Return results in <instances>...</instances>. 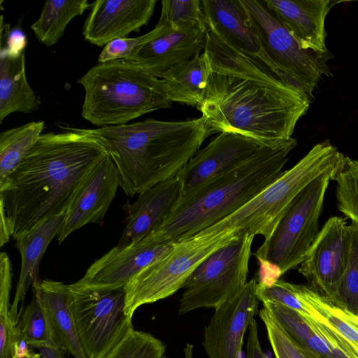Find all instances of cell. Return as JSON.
<instances>
[{
	"mask_svg": "<svg viewBox=\"0 0 358 358\" xmlns=\"http://www.w3.org/2000/svg\"><path fill=\"white\" fill-rule=\"evenodd\" d=\"M42 134L0 185V218L15 239L65 213L89 170L107 151L78 128Z\"/></svg>",
	"mask_w": 358,
	"mask_h": 358,
	"instance_id": "cell-1",
	"label": "cell"
},
{
	"mask_svg": "<svg viewBox=\"0 0 358 358\" xmlns=\"http://www.w3.org/2000/svg\"><path fill=\"white\" fill-rule=\"evenodd\" d=\"M78 129L105 148L118 170L120 187L129 196L176 176L213 134L202 116Z\"/></svg>",
	"mask_w": 358,
	"mask_h": 358,
	"instance_id": "cell-2",
	"label": "cell"
},
{
	"mask_svg": "<svg viewBox=\"0 0 358 358\" xmlns=\"http://www.w3.org/2000/svg\"><path fill=\"white\" fill-rule=\"evenodd\" d=\"M310 97L288 85L277 87L211 71L198 108L213 133H235L275 146L292 138Z\"/></svg>",
	"mask_w": 358,
	"mask_h": 358,
	"instance_id": "cell-3",
	"label": "cell"
},
{
	"mask_svg": "<svg viewBox=\"0 0 358 358\" xmlns=\"http://www.w3.org/2000/svg\"><path fill=\"white\" fill-rule=\"evenodd\" d=\"M296 145L293 138L275 146L262 145L231 171L181 192L166 219L139 242L176 243L232 214L282 173Z\"/></svg>",
	"mask_w": 358,
	"mask_h": 358,
	"instance_id": "cell-4",
	"label": "cell"
},
{
	"mask_svg": "<svg viewBox=\"0 0 358 358\" xmlns=\"http://www.w3.org/2000/svg\"><path fill=\"white\" fill-rule=\"evenodd\" d=\"M78 83L85 90L81 116L98 127L126 124L172 105L162 80L131 59L98 63Z\"/></svg>",
	"mask_w": 358,
	"mask_h": 358,
	"instance_id": "cell-5",
	"label": "cell"
},
{
	"mask_svg": "<svg viewBox=\"0 0 358 358\" xmlns=\"http://www.w3.org/2000/svg\"><path fill=\"white\" fill-rule=\"evenodd\" d=\"M345 156L328 141L316 144L299 162L236 211L201 231L214 235L236 230L238 234L269 239L295 197L310 182L338 169Z\"/></svg>",
	"mask_w": 358,
	"mask_h": 358,
	"instance_id": "cell-6",
	"label": "cell"
},
{
	"mask_svg": "<svg viewBox=\"0 0 358 358\" xmlns=\"http://www.w3.org/2000/svg\"><path fill=\"white\" fill-rule=\"evenodd\" d=\"M236 234V230L214 235L199 232L174 243L169 252L143 268L126 285L125 313L132 317L140 306L175 294L208 256L226 245Z\"/></svg>",
	"mask_w": 358,
	"mask_h": 358,
	"instance_id": "cell-7",
	"label": "cell"
},
{
	"mask_svg": "<svg viewBox=\"0 0 358 358\" xmlns=\"http://www.w3.org/2000/svg\"><path fill=\"white\" fill-rule=\"evenodd\" d=\"M248 22L284 80L313 96L323 75H329V51L304 50L262 1L239 0Z\"/></svg>",
	"mask_w": 358,
	"mask_h": 358,
	"instance_id": "cell-8",
	"label": "cell"
},
{
	"mask_svg": "<svg viewBox=\"0 0 358 358\" xmlns=\"http://www.w3.org/2000/svg\"><path fill=\"white\" fill-rule=\"evenodd\" d=\"M338 169L320 176L295 197L269 239L255 253L257 259L275 264L282 275L304 261L320 231L325 193Z\"/></svg>",
	"mask_w": 358,
	"mask_h": 358,
	"instance_id": "cell-9",
	"label": "cell"
},
{
	"mask_svg": "<svg viewBox=\"0 0 358 358\" xmlns=\"http://www.w3.org/2000/svg\"><path fill=\"white\" fill-rule=\"evenodd\" d=\"M254 238L236 234L194 270L182 287L179 315L202 308L215 309L245 287Z\"/></svg>",
	"mask_w": 358,
	"mask_h": 358,
	"instance_id": "cell-10",
	"label": "cell"
},
{
	"mask_svg": "<svg viewBox=\"0 0 358 358\" xmlns=\"http://www.w3.org/2000/svg\"><path fill=\"white\" fill-rule=\"evenodd\" d=\"M70 306L86 358H103L133 327L132 317L124 312V288L71 291Z\"/></svg>",
	"mask_w": 358,
	"mask_h": 358,
	"instance_id": "cell-11",
	"label": "cell"
},
{
	"mask_svg": "<svg viewBox=\"0 0 358 358\" xmlns=\"http://www.w3.org/2000/svg\"><path fill=\"white\" fill-rule=\"evenodd\" d=\"M348 228L343 217L328 219L299 268L308 286L334 304L345 264Z\"/></svg>",
	"mask_w": 358,
	"mask_h": 358,
	"instance_id": "cell-12",
	"label": "cell"
},
{
	"mask_svg": "<svg viewBox=\"0 0 358 358\" xmlns=\"http://www.w3.org/2000/svg\"><path fill=\"white\" fill-rule=\"evenodd\" d=\"M257 280L215 309L205 327L203 346L208 358H243V338L257 313Z\"/></svg>",
	"mask_w": 358,
	"mask_h": 358,
	"instance_id": "cell-13",
	"label": "cell"
},
{
	"mask_svg": "<svg viewBox=\"0 0 358 358\" xmlns=\"http://www.w3.org/2000/svg\"><path fill=\"white\" fill-rule=\"evenodd\" d=\"M120 176L107 152L89 170L66 210L57 235L62 243L71 233L89 223H100L112 203Z\"/></svg>",
	"mask_w": 358,
	"mask_h": 358,
	"instance_id": "cell-14",
	"label": "cell"
},
{
	"mask_svg": "<svg viewBox=\"0 0 358 358\" xmlns=\"http://www.w3.org/2000/svg\"><path fill=\"white\" fill-rule=\"evenodd\" d=\"M173 244L146 245L138 242L123 248L115 246L96 259L82 278L70 284L75 292L123 289L139 271L169 252Z\"/></svg>",
	"mask_w": 358,
	"mask_h": 358,
	"instance_id": "cell-15",
	"label": "cell"
},
{
	"mask_svg": "<svg viewBox=\"0 0 358 358\" xmlns=\"http://www.w3.org/2000/svg\"><path fill=\"white\" fill-rule=\"evenodd\" d=\"M262 144L235 133H220L199 149L176 175L182 192L189 190L235 169L250 158Z\"/></svg>",
	"mask_w": 358,
	"mask_h": 358,
	"instance_id": "cell-16",
	"label": "cell"
},
{
	"mask_svg": "<svg viewBox=\"0 0 358 358\" xmlns=\"http://www.w3.org/2000/svg\"><path fill=\"white\" fill-rule=\"evenodd\" d=\"M156 0H96L91 3L83 29L85 41L99 47L126 38L148 24Z\"/></svg>",
	"mask_w": 358,
	"mask_h": 358,
	"instance_id": "cell-17",
	"label": "cell"
},
{
	"mask_svg": "<svg viewBox=\"0 0 358 358\" xmlns=\"http://www.w3.org/2000/svg\"><path fill=\"white\" fill-rule=\"evenodd\" d=\"M181 192V182L175 176L141 192L127 205L125 227L116 246L134 245L155 231L169 216Z\"/></svg>",
	"mask_w": 358,
	"mask_h": 358,
	"instance_id": "cell-18",
	"label": "cell"
},
{
	"mask_svg": "<svg viewBox=\"0 0 358 358\" xmlns=\"http://www.w3.org/2000/svg\"><path fill=\"white\" fill-rule=\"evenodd\" d=\"M201 3L210 30L231 46L266 65L282 79L250 26L239 0H201Z\"/></svg>",
	"mask_w": 358,
	"mask_h": 358,
	"instance_id": "cell-19",
	"label": "cell"
},
{
	"mask_svg": "<svg viewBox=\"0 0 358 358\" xmlns=\"http://www.w3.org/2000/svg\"><path fill=\"white\" fill-rule=\"evenodd\" d=\"M263 3L304 50H328L325 19L329 0H262Z\"/></svg>",
	"mask_w": 358,
	"mask_h": 358,
	"instance_id": "cell-20",
	"label": "cell"
},
{
	"mask_svg": "<svg viewBox=\"0 0 358 358\" xmlns=\"http://www.w3.org/2000/svg\"><path fill=\"white\" fill-rule=\"evenodd\" d=\"M208 26L168 31L143 45L131 59L161 79L174 66L204 50Z\"/></svg>",
	"mask_w": 358,
	"mask_h": 358,
	"instance_id": "cell-21",
	"label": "cell"
},
{
	"mask_svg": "<svg viewBox=\"0 0 358 358\" xmlns=\"http://www.w3.org/2000/svg\"><path fill=\"white\" fill-rule=\"evenodd\" d=\"M266 308L299 343L324 358H358L350 346L333 331L313 320H306L283 305L264 302Z\"/></svg>",
	"mask_w": 358,
	"mask_h": 358,
	"instance_id": "cell-22",
	"label": "cell"
},
{
	"mask_svg": "<svg viewBox=\"0 0 358 358\" xmlns=\"http://www.w3.org/2000/svg\"><path fill=\"white\" fill-rule=\"evenodd\" d=\"M66 212L48 218L15 238V245L21 256L19 280L10 309V320L15 325L19 318V303L24 301L29 286L39 280L40 262L51 241L58 235Z\"/></svg>",
	"mask_w": 358,
	"mask_h": 358,
	"instance_id": "cell-23",
	"label": "cell"
},
{
	"mask_svg": "<svg viewBox=\"0 0 358 358\" xmlns=\"http://www.w3.org/2000/svg\"><path fill=\"white\" fill-rule=\"evenodd\" d=\"M0 124L13 113H31L41 101L27 81L24 51L13 52L0 42Z\"/></svg>",
	"mask_w": 358,
	"mask_h": 358,
	"instance_id": "cell-24",
	"label": "cell"
},
{
	"mask_svg": "<svg viewBox=\"0 0 358 358\" xmlns=\"http://www.w3.org/2000/svg\"><path fill=\"white\" fill-rule=\"evenodd\" d=\"M33 289L43 301L60 348L73 358H86L70 306L69 285L39 279L34 282Z\"/></svg>",
	"mask_w": 358,
	"mask_h": 358,
	"instance_id": "cell-25",
	"label": "cell"
},
{
	"mask_svg": "<svg viewBox=\"0 0 358 358\" xmlns=\"http://www.w3.org/2000/svg\"><path fill=\"white\" fill-rule=\"evenodd\" d=\"M210 73L208 60L203 52L174 66L161 80L171 102L199 108L204 100Z\"/></svg>",
	"mask_w": 358,
	"mask_h": 358,
	"instance_id": "cell-26",
	"label": "cell"
},
{
	"mask_svg": "<svg viewBox=\"0 0 358 358\" xmlns=\"http://www.w3.org/2000/svg\"><path fill=\"white\" fill-rule=\"evenodd\" d=\"M90 6L87 0H48L31 29L40 43L52 46L64 35L70 21Z\"/></svg>",
	"mask_w": 358,
	"mask_h": 358,
	"instance_id": "cell-27",
	"label": "cell"
},
{
	"mask_svg": "<svg viewBox=\"0 0 358 358\" xmlns=\"http://www.w3.org/2000/svg\"><path fill=\"white\" fill-rule=\"evenodd\" d=\"M306 299L317 310L313 320L333 331L358 355V315L338 307L313 291L300 285Z\"/></svg>",
	"mask_w": 358,
	"mask_h": 358,
	"instance_id": "cell-28",
	"label": "cell"
},
{
	"mask_svg": "<svg viewBox=\"0 0 358 358\" xmlns=\"http://www.w3.org/2000/svg\"><path fill=\"white\" fill-rule=\"evenodd\" d=\"M44 124L43 121H33L0 134V185L38 141Z\"/></svg>",
	"mask_w": 358,
	"mask_h": 358,
	"instance_id": "cell-29",
	"label": "cell"
},
{
	"mask_svg": "<svg viewBox=\"0 0 358 358\" xmlns=\"http://www.w3.org/2000/svg\"><path fill=\"white\" fill-rule=\"evenodd\" d=\"M16 331L17 338L31 348H61L43 301L34 289L33 298L22 312Z\"/></svg>",
	"mask_w": 358,
	"mask_h": 358,
	"instance_id": "cell-30",
	"label": "cell"
},
{
	"mask_svg": "<svg viewBox=\"0 0 358 358\" xmlns=\"http://www.w3.org/2000/svg\"><path fill=\"white\" fill-rule=\"evenodd\" d=\"M336 306L358 315V223L348 228V250Z\"/></svg>",
	"mask_w": 358,
	"mask_h": 358,
	"instance_id": "cell-31",
	"label": "cell"
},
{
	"mask_svg": "<svg viewBox=\"0 0 358 358\" xmlns=\"http://www.w3.org/2000/svg\"><path fill=\"white\" fill-rule=\"evenodd\" d=\"M165 352L161 340L131 327L103 358H162Z\"/></svg>",
	"mask_w": 358,
	"mask_h": 358,
	"instance_id": "cell-32",
	"label": "cell"
},
{
	"mask_svg": "<svg viewBox=\"0 0 358 358\" xmlns=\"http://www.w3.org/2000/svg\"><path fill=\"white\" fill-rule=\"evenodd\" d=\"M332 180L336 182L338 210L352 222L358 223V160L345 156Z\"/></svg>",
	"mask_w": 358,
	"mask_h": 358,
	"instance_id": "cell-33",
	"label": "cell"
},
{
	"mask_svg": "<svg viewBox=\"0 0 358 358\" xmlns=\"http://www.w3.org/2000/svg\"><path fill=\"white\" fill-rule=\"evenodd\" d=\"M168 26L173 31L191 28L206 27L201 1L164 0L159 21Z\"/></svg>",
	"mask_w": 358,
	"mask_h": 358,
	"instance_id": "cell-34",
	"label": "cell"
},
{
	"mask_svg": "<svg viewBox=\"0 0 358 358\" xmlns=\"http://www.w3.org/2000/svg\"><path fill=\"white\" fill-rule=\"evenodd\" d=\"M259 314L275 358H324L295 341L266 308Z\"/></svg>",
	"mask_w": 358,
	"mask_h": 358,
	"instance_id": "cell-35",
	"label": "cell"
},
{
	"mask_svg": "<svg viewBox=\"0 0 358 358\" xmlns=\"http://www.w3.org/2000/svg\"><path fill=\"white\" fill-rule=\"evenodd\" d=\"M173 31L166 24L158 22L150 32L135 38H118L108 43L98 57V63L117 59H129L145 43L162 34Z\"/></svg>",
	"mask_w": 358,
	"mask_h": 358,
	"instance_id": "cell-36",
	"label": "cell"
},
{
	"mask_svg": "<svg viewBox=\"0 0 358 358\" xmlns=\"http://www.w3.org/2000/svg\"><path fill=\"white\" fill-rule=\"evenodd\" d=\"M12 278L13 271L10 258L6 252H1L0 254V320L11 323L13 322L10 317L11 306L10 294Z\"/></svg>",
	"mask_w": 358,
	"mask_h": 358,
	"instance_id": "cell-37",
	"label": "cell"
},
{
	"mask_svg": "<svg viewBox=\"0 0 358 358\" xmlns=\"http://www.w3.org/2000/svg\"><path fill=\"white\" fill-rule=\"evenodd\" d=\"M244 358H269L261 347L257 320L253 319L248 328L246 352Z\"/></svg>",
	"mask_w": 358,
	"mask_h": 358,
	"instance_id": "cell-38",
	"label": "cell"
},
{
	"mask_svg": "<svg viewBox=\"0 0 358 358\" xmlns=\"http://www.w3.org/2000/svg\"><path fill=\"white\" fill-rule=\"evenodd\" d=\"M259 263L257 283L270 286L280 280L282 275L280 269L275 264L262 259H257Z\"/></svg>",
	"mask_w": 358,
	"mask_h": 358,
	"instance_id": "cell-39",
	"label": "cell"
},
{
	"mask_svg": "<svg viewBox=\"0 0 358 358\" xmlns=\"http://www.w3.org/2000/svg\"><path fill=\"white\" fill-rule=\"evenodd\" d=\"M41 354V358H64V350L61 348L40 347L37 348Z\"/></svg>",
	"mask_w": 358,
	"mask_h": 358,
	"instance_id": "cell-40",
	"label": "cell"
},
{
	"mask_svg": "<svg viewBox=\"0 0 358 358\" xmlns=\"http://www.w3.org/2000/svg\"><path fill=\"white\" fill-rule=\"evenodd\" d=\"M13 358H41V354L38 352H34L29 351L28 353L22 355H15Z\"/></svg>",
	"mask_w": 358,
	"mask_h": 358,
	"instance_id": "cell-41",
	"label": "cell"
},
{
	"mask_svg": "<svg viewBox=\"0 0 358 358\" xmlns=\"http://www.w3.org/2000/svg\"><path fill=\"white\" fill-rule=\"evenodd\" d=\"M194 347L192 344H186L184 348V358H192Z\"/></svg>",
	"mask_w": 358,
	"mask_h": 358,
	"instance_id": "cell-42",
	"label": "cell"
},
{
	"mask_svg": "<svg viewBox=\"0 0 358 358\" xmlns=\"http://www.w3.org/2000/svg\"><path fill=\"white\" fill-rule=\"evenodd\" d=\"M162 358H168L166 355H164Z\"/></svg>",
	"mask_w": 358,
	"mask_h": 358,
	"instance_id": "cell-43",
	"label": "cell"
}]
</instances>
